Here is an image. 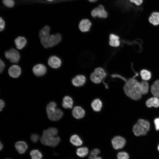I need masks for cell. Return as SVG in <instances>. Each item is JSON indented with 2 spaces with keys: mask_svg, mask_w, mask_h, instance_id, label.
Segmentation results:
<instances>
[{
  "mask_svg": "<svg viewBox=\"0 0 159 159\" xmlns=\"http://www.w3.org/2000/svg\"><path fill=\"white\" fill-rule=\"evenodd\" d=\"M86 77L82 74L76 76L72 80L73 85L76 87H80L83 85L86 82Z\"/></svg>",
  "mask_w": 159,
  "mask_h": 159,
  "instance_id": "9",
  "label": "cell"
},
{
  "mask_svg": "<svg viewBox=\"0 0 159 159\" xmlns=\"http://www.w3.org/2000/svg\"><path fill=\"white\" fill-rule=\"evenodd\" d=\"M158 150L159 151V144L158 146Z\"/></svg>",
  "mask_w": 159,
  "mask_h": 159,
  "instance_id": "46",
  "label": "cell"
},
{
  "mask_svg": "<svg viewBox=\"0 0 159 159\" xmlns=\"http://www.w3.org/2000/svg\"><path fill=\"white\" fill-rule=\"evenodd\" d=\"M50 28L48 25L44 26L40 31L39 36L40 38L50 34Z\"/></svg>",
  "mask_w": 159,
  "mask_h": 159,
  "instance_id": "29",
  "label": "cell"
},
{
  "mask_svg": "<svg viewBox=\"0 0 159 159\" xmlns=\"http://www.w3.org/2000/svg\"><path fill=\"white\" fill-rule=\"evenodd\" d=\"M41 42L46 48L51 47L59 44L62 40V36L59 33L49 34L40 39Z\"/></svg>",
  "mask_w": 159,
  "mask_h": 159,
  "instance_id": "3",
  "label": "cell"
},
{
  "mask_svg": "<svg viewBox=\"0 0 159 159\" xmlns=\"http://www.w3.org/2000/svg\"><path fill=\"white\" fill-rule=\"evenodd\" d=\"M5 106V102L2 100H0V110L1 111Z\"/></svg>",
  "mask_w": 159,
  "mask_h": 159,
  "instance_id": "42",
  "label": "cell"
},
{
  "mask_svg": "<svg viewBox=\"0 0 159 159\" xmlns=\"http://www.w3.org/2000/svg\"><path fill=\"white\" fill-rule=\"evenodd\" d=\"M100 151L98 149H95L93 150L90 152L89 158H91L96 157L100 153Z\"/></svg>",
  "mask_w": 159,
  "mask_h": 159,
  "instance_id": "34",
  "label": "cell"
},
{
  "mask_svg": "<svg viewBox=\"0 0 159 159\" xmlns=\"http://www.w3.org/2000/svg\"><path fill=\"white\" fill-rule=\"evenodd\" d=\"M140 74L141 78L143 81H148L150 80L151 77V72L146 69L141 70L140 71Z\"/></svg>",
  "mask_w": 159,
  "mask_h": 159,
  "instance_id": "25",
  "label": "cell"
},
{
  "mask_svg": "<svg viewBox=\"0 0 159 159\" xmlns=\"http://www.w3.org/2000/svg\"><path fill=\"white\" fill-rule=\"evenodd\" d=\"M39 138V135L36 134H32L31 136V140L34 143H36Z\"/></svg>",
  "mask_w": 159,
  "mask_h": 159,
  "instance_id": "36",
  "label": "cell"
},
{
  "mask_svg": "<svg viewBox=\"0 0 159 159\" xmlns=\"http://www.w3.org/2000/svg\"><path fill=\"white\" fill-rule=\"evenodd\" d=\"M111 142L113 148L115 149L118 150L122 148L124 146L126 140L123 138L117 136L112 139Z\"/></svg>",
  "mask_w": 159,
  "mask_h": 159,
  "instance_id": "7",
  "label": "cell"
},
{
  "mask_svg": "<svg viewBox=\"0 0 159 159\" xmlns=\"http://www.w3.org/2000/svg\"><path fill=\"white\" fill-rule=\"evenodd\" d=\"M76 154L79 157H84L86 156L88 153V149L86 147L78 148L76 150Z\"/></svg>",
  "mask_w": 159,
  "mask_h": 159,
  "instance_id": "27",
  "label": "cell"
},
{
  "mask_svg": "<svg viewBox=\"0 0 159 159\" xmlns=\"http://www.w3.org/2000/svg\"><path fill=\"white\" fill-rule=\"evenodd\" d=\"M98 77L104 79L106 76V73L104 69L101 67H98L95 69L93 72Z\"/></svg>",
  "mask_w": 159,
  "mask_h": 159,
  "instance_id": "26",
  "label": "cell"
},
{
  "mask_svg": "<svg viewBox=\"0 0 159 159\" xmlns=\"http://www.w3.org/2000/svg\"><path fill=\"white\" fill-rule=\"evenodd\" d=\"M119 39V37L118 35L114 34H111L109 36V44L112 47H118L120 44Z\"/></svg>",
  "mask_w": 159,
  "mask_h": 159,
  "instance_id": "17",
  "label": "cell"
},
{
  "mask_svg": "<svg viewBox=\"0 0 159 159\" xmlns=\"http://www.w3.org/2000/svg\"><path fill=\"white\" fill-rule=\"evenodd\" d=\"M5 57L9 59L11 62L13 63H17L20 58L19 52L14 48H11L5 52Z\"/></svg>",
  "mask_w": 159,
  "mask_h": 159,
  "instance_id": "4",
  "label": "cell"
},
{
  "mask_svg": "<svg viewBox=\"0 0 159 159\" xmlns=\"http://www.w3.org/2000/svg\"><path fill=\"white\" fill-rule=\"evenodd\" d=\"M117 159H129V155L128 154L125 152H119L117 155Z\"/></svg>",
  "mask_w": 159,
  "mask_h": 159,
  "instance_id": "33",
  "label": "cell"
},
{
  "mask_svg": "<svg viewBox=\"0 0 159 159\" xmlns=\"http://www.w3.org/2000/svg\"><path fill=\"white\" fill-rule=\"evenodd\" d=\"M73 101L72 99L70 97L66 96L63 98L62 105L65 109L71 108L73 107Z\"/></svg>",
  "mask_w": 159,
  "mask_h": 159,
  "instance_id": "21",
  "label": "cell"
},
{
  "mask_svg": "<svg viewBox=\"0 0 159 159\" xmlns=\"http://www.w3.org/2000/svg\"><path fill=\"white\" fill-rule=\"evenodd\" d=\"M63 112L60 109H56L52 113L47 114L49 119L52 121H57L60 119L63 115Z\"/></svg>",
  "mask_w": 159,
  "mask_h": 159,
  "instance_id": "16",
  "label": "cell"
},
{
  "mask_svg": "<svg viewBox=\"0 0 159 159\" xmlns=\"http://www.w3.org/2000/svg\"><path fill=\"white\" fill-rule=\"evenodd\" d=\"M0 29L1 32L4 30L5 26V22L1 17H0Z\"/></svg>",
  "mask_w": 159,
  "mask_h": 159,
  "instance_id": "40",
  "label": "cell"
},
{
  "mask_svg": "<svg viewBox=\"0 0 159 159\" xmlns=\"http://www.w3.org/2000/svg\"><path fill=\"white\" fill-rule=\"evenodd\" d=\"M93 110L96 112H100L101 110L102 103L101 100L99 98H96L93 100L91 104Z\"/></svg>",
  "mask_w": 159,
  "mask_h": 159,
  "instance_id": "20",
  "label": "cell"
},
{
  "mask_svg": "<svg viewBox=\"0 0 159 159\" xmlns=\"http://www.w3.org/2000/svg\"><path fill=\"white\" fill-rule=\"evenodd\" d=\"M0 150H1L3 148V144H2L1 142H0Z\"/></svg>",
  "mask_w": 159,
  "mask_h": 159,
  "instance_id": "44",
  "label": "cell"
},
{
  "mask_svg": "<svg viewBox=\"0 0 159 159\" xmlns=\"http://www.w3.org/2000/svg\"><path fill=\"white\" fill-rule=\"evenodd\" d=\"M46 66L42 64H38L34 65L32 69L34 74L36 76L40 77L44 75L47 72Z\"/></svg>",
  "mask_w": 159,
  "mask_h": 159,
  "instance_id": "8",
  "label": "cell"
},
{
  "mask_svg": "<svg viewBox=\"0 0 159 159\" xmlns=\"http://www.w3.org/2000/svg\"><path fill=\"white\" fill-rule=\"evenodd\" d=\"M90 159H102V158L101 157H100L96 156V157L91 158Z\"/></svg>",
  "mask_w": 159,
  "mask_h": 159,
  "instance_id": "43",
  "label": "cell"
},
{
  "mask_svg": "<svg viewBox=\"0 0 159 159\" xmlns=\"http://www.w3.org/2000/svg\"><path fill=\"white\" fill-rule=\"evenodd\" d=\"M137 122L143 126L147 131L149 130L150 125L148 121L143 119H140L138 120Z\"/></svg>",
  "mask_w": 159,
  "mask_h": 159,
  "instance_id": "31",
  "label": "cell"
},
{
  "mask_svg": "<svg viewBox=\"0 0 159 159\" xmlns=\"http://www.w3.org/2000/svg\"><path fill=\"white\" fill-rule=\"evenodd\" d=\"M70 141L71 143L75 146H79L81 145L82 144V140L77 135H72L70 137Z\"/></svg>",
  "mask_w": 159,
  "mask_h": 159,
  "instance_id": "24",
  "label": "cell"
},
{
  "mask_svg": "<svg viewBox=\"0 0 159 159\" xmlns=\"http://www.w3.org/2000/svg\"><path fill=\"white\" fill-rule=\"evenodd\" d=\"M32 159H42V155L38 150L34 149L32 150L30 153Z\"/></svg>",
  "mask_w": 159,
  "mask_h": 159,
  "instance_id": "28",
  "label": "cell"
},
{
  "mask_svg": "<svg viewBox=\"0 0 159 159\" xmlns=\"http://www.w3.org/2000/svg\"><path fill=\"white\" fill-rule=\"evenodd\" d=\"M132 3L134 4L137 6H140L143 3V0H129Z\"/></svg>",
  "mask_w": 159,
  "mask_h": 159,
  "instance_id": "39",
  "label": "cell"
},
{
  "mask_svg": "<svg viewBox=\"0 0 159 159\" xmlns=\"http://www.w3.org/2000/svg\"><path fill=\"white\" fill-rule=\"evenodd\" d=\"M14 146L16 150L20 154H23L25 153L28 148L27 143L22 141L16 142Z\"/></svg>",
  "mask_w": 159,
  "mask_h": 159,
  "instance_id": "15",
  "label": "cell"
},
{
  "mask_svg": "<svg viewBox=\"0 0 159 159\" xmlns=\"http://www.w3.org/2000/svg\"><path fill=\"white\" fill-rule=\"evenodd\" d=\"M3 3L5 6L9 7H12L14 4L13 0H3Z\"/></svg>",
  "mask_w": 159,
  "mask_h": 159,
  "instance_id": "35",
  "label": "cell"
},
{
  "mask_svg": "<svg viewBox=\"0 0 159 159\" xmlns=\"http://www.w3.org/2000/svg\"><path fill=\"white\" fill-rule=\"evenodd\" d=\"M155 129L156 130H159V117L155 118L154 120Z\"/></svg>",
  "mask_w": 159,
  "mask_h": 159,
  "instance_id": "38",
  "label": "cell"
},
{
  "mask_svg": "<svg viewBox=\"0 0 159 159\" xmlns=\"http://www.w3.org/2000/svg\"><path fill=\"white\" fill-rule=\"evenodd\" d=\"M146 105L148 107H159V99L155 97H150L146 101Z\"/></svg>",
  "mask_w": 159,
  "mask_h": 159,
  "instance_id": "18",
  "label": "cell"
},
{
  "mask_svg": "<svg viewBox=\"0 0 159 159\" xmlns=\"http://www.w3.org/2000/svg\"><path fill=\"white\" fill-rule=\"evenodd\" d=\"M72 115L74 117L77 119L82 118L85 115L84 109L80 106L74 107L72 111Z\"/></svg>",
  "mask_w": 159,
  "mask_h": 159,
  "instance_id": "14",
  "label": "cell"
},
{
  "mask_svg": "<svg viewBox=\"0 0 159 159\" xmlns=\"http://www.w3.org/2000/svg\"><path fill=\"white\" fill-rule=\"evenodd\" d=\"M149 22L154 26L159 25V12L156 11L153 12L149 18Z\"/></svg>",
  "mask_w": 159,
  "mask_h": 159,
  "instance_id": "22",
  "label": "cell"
},
{
  "mask_svg": "<svg viewBox=\"0 0 159 159\" xmlns=\"http://www.w3.org/2000/svg\"><path fill=\"white\" fill-rule=\"evenodd\" d=\"M90 79L92 82L95 84H99L102 80L97 77L93 72L90 75Z\"/></svg>",
  "mask_w": 159,
  "mask_h": 159,
  "instance_id": "32",
  "label": "cell"
},
{
  "mask_svg": "<svg viewBox=\"0 0 159 159\" xmlns=\"http://www.w3.org/2000/svg\"><path fill=\"white\" fill-rule=\"evenodd\" d=\"M21 69L20 67L18 65H14L11 66L8 70V73L11 77L16 78L20 75Z\"/></svg>",
  "mask_w": 159,
  "mask_h": 159,
  "instance_id": "13",
  "label": "cell"
},
{
  "mask_svg": "<svg viewBox=\"0 0 159 159\" xmlns=\"http://www.w3.org/2000/svg\"><path fill=\"white\" fill-rule=\"evenodd\" d=\"M92 25L91 22L87 19H82L80 22L79 27L80 30L82 32H88Z\"/></svg>",
  "mask_w": 159,
  "mask_h": 159,
  "instance_id": "12",
  "label": "cell"
},
{
  "mask_svg": "<svg viewBox=\"0 0 159 159\" xmlns=\"http://www.w3.org/2000/svg\"><path fill=\"white\" fill-rule=\"evenodd\" d=\"M89 1L91 2H94L97 1L98 0H88Z\"/></svg>",
  "mask_w": 159,
  "mask_h": 159,
  "instance_id": "45",
  "label": "cell"
},
{
  "mask_svg": "<svg viewBox=\"0 0 159 159\" xmlns=\"http://www.w3.org/2000/svg\"><path fill=\"white\" fill-rule=\"evenodd\" d=\"M138 75V74H136L134 77L128 80L123 87L124 91L126 95L131 99L135 100H138L142 97L141 95L137 93L135 88V84L138 81L135 77Z\"/></svg>",
  "mask_w": 159,
  "mask_h": 159,
  "instance_id": "2",
  "label": "cell"
},
{
  "mask_svg": "<svg viewBox=\"0 0 159 159\" xmlns=\"http://www.w3.org/2000/svg\"><path fill=\"white\" fill-rule=\"evenodd\" d=\"M58 132L57 128L52 127L44 130L40 138L41 143L44 145L51 147L56 146L60 140V138L56 136Z\"/></svg>",
  "mask_w": 159,
  "mask_h": 159,
  "instance_id": "1",
  "label": "cell"
},
{
  "mask_svg": "<svg viewBox=\"0 0 159 159\" xmlns=\"http://www.w3.org/2000/svg\"><path fill=\"white\" fill-rule=\"evenodd\" d=\"M5 67V64L4 62L1 59L0 60V73H1V72H3Z\"/></svg>",
  "mask_w": 159,
  "mask_h": 159,
  "instance_id": "41",
  "label": "cell"
},
{
  "mask_svg": "<svg viewBox=\"0 0 159 159\" xmlns=\"http://www.w3.org/2000/svg\"><path fill=\"white\" fill-rule=\"evenodd\" d=\"M26 42L27 41L26 38L23 37H18L14 40L16 47L19 49H23L25 46Z\"/></svg>",
  "mask_w": 159,
  "mask_h": 159,
  "instance_id": "19",
  "label": "cell"
},
{
  "mask_svg": "<svg viewBox=\"0 0 159 159\" xmlns=\"http://www.w3.org/2000/svg\"><path fill=\"white\" fill-rule=\"evenodd\" d=\"M132 130L134 134L136 136L145 135L148 132L143 126L138 122L134 125Z\"/></svg>",
  "mask_w": 159,
  "mask_h": 159,
  "instance_id": "11",
  "label": "cell"
},
{
  "mask_svg": "<svg viewBox=\"0 0 159 159\" xmlns=\"http://www.w3.org/2000/svg\"><path fill=\"white\" fill-rule=\"evenodd\" d=\"M151 92L154 97L159 98V80L153 83L151 87Z\"/></svg>",
  "mask_w": 159,
  "mask_h": 159,
  "instance_id": "23",
  "label": "cell"
},
{
  "mask_svg": "<svg viewBox=\"0 0 159 159\" xmlns=\"http://www.w3.org/2000/svg\"><path fill=\"white\" fill-rule=\"evenodd\" d=\"M47 1H52L53 0H47Z\"/></svg>",
  "mask_w": 159,
  "mask_h": 159,
  "instance_id": "47",
  "label": "cell"
},
{
  "mask_svg": "<svg viewBox=\"0 0 159 159\" xmlns=\"http://www.w3.org/2000/svg\"><path fill=\"white\" fill-rule=\"evenodd\" d=\"M149 84L146 81H143L141 82L138 81L135 83V88L136 92L141 95L147 94L149 90Z\"/></svg>",
  "mask_w": 159,
  "mask_h": 159,
  "instance_id": "6",
  "label": "cell"
},
{
  "mask_svg": "<svg viewBox=\"0 0 159 159\" xmlns=\"http://www.w3.org/2000/svg\"><path fill=\"white\" fill-rule=\"evenodd\" d=\"M56 103L54 102H49L46 107V110L47 114H50L53 113L56 109Z\"/></svg>",
  "mask_w": 159,
  "mask_h": 159,
  "instance_id": "30",
  "label": "cell"
},
{
  "mask_svg": "<svg viewBox=\"0 0 159 159\" xmlns=\"http://www.w3.org/2000/svg\"><path fill=\"white\" fill-rule=\"evenodd\" d=\"M111 77L113 78H119L122 79L125 82H126L128 80H127L125 78L121 75H120L117 74H114L111 75Z\"/></svg>",
  "mask_w": 159,
  "mask_h": 159,
  "instance_id": "37",
  "label": "cell"
},
{
  "mask_svg": "<svg viewBox=\"0 0 159 159\" xmlns=\"http://www.w3.org/2000/svg\"><path fill=\"white\" fill-rule=\"evenodd\" d=\"M49 65L52 68L57 69L60 67L62 61L60 59L56 56L50 57L48 60Z\"/></svg>",
  "mask_w": 159,
  "mask_h": 159,
  "instance_id": "10",
  "label": "cell"
},
{
  "mask_svg": "<svg viewBox=\"0 0 159 159\" xmlns=\"http://www.w3.org/2000/svg\"><path fill=\"white\" fill-rule=\"evenodd\" d=\"M92 16L94 18L97 17L101 18H106L108 16V13L105 9L104 6L101 4L92 10L91 12Z\"/></svg>",
  "mask_w": 159,
  "mask_h": 159,
  "instance_id": "5",
  "label": "cell"
}]
</instances>
